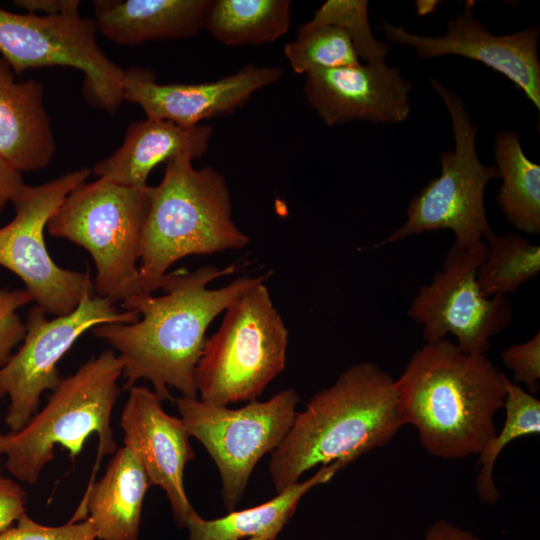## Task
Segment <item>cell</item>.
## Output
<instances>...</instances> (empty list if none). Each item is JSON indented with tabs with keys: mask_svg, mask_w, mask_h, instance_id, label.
Returning a JSON list of instances; mask_svg holds the SVG:
<instances>
[{
	"mask_svg": "<svg viewBox=\"0 0 540 540\" xmlns=\"http://www.w3.org/2000/svg\"><path fill=\"white\" fill-rule=\"evenodd\" d=\"M235 269L234 265H206L193 271L170 272L161 295L120 304L124 310L137 311L142 316L138 321L104 323L92 329L95 337L118 351L126 388L145 379L162 402L173 400L169 386L184 397L198 398L195 370L207 328L238 296L269 276H242L223 287L208 288L212 281Z\"/></svg>",
	"mask_w": 540,
	"mask_h": 540,
	"instance_id": "1",
	"label": "cell"
},
{
	"mask_svg": "<svg viewBox=\"0 0 540 540\" xmlns=\"http://www.w3.org/2000/svg\"><path fill=\"white\" fill-rule=\"evenodd\" d=\"M505 379L485 354L463 353L446 338L426 342L395 380L404 425L417 429L432 456L478 455L496 433Z\"/></svg>",
	"mask_w": 540,
	"mask_h": 540,
	"instance_id": "2",
	"label": "cell"
},
{
	"mask_svg": "<svg viewBox=\"0 0 540 540\" xmlns=\"http://www.w3.org/2000/svg\"><path fill=\"white\" fill-rule=\"evenodd\" d=\"M403 425L395 380L371 362L349 366L296 413L271 453L269 474L276 493L318 465L351 464L385 446Z\"/></svg>",
	"mask_w": 540,
	"mask_h": 540,
	"instance_id": "3",
	"label": "cell"
},
{
	"mask_svg": "<svg viewBox=\"0 0 540 540\" xmlns=\"http://www.w3.org/2000/svg\"><path fill=\"white\" fill-rule=\"evenodd\" d=\"M192 161L186 155L169 160L161 182L146 188L139 258L144 279L162 281L186 256L242 249L250 242L233 220L225 177L210 166L196 169Z\"/></svg>",
	"mask_w": 540,
	"mask_h": 540,
	"instance_id": "4",
	"label": "cell"
},
{
	"mask_svg": "<svg viewBox=\"0 0 540 540\" xmlns=\"http://www.w3.org/2000/svg\"><path fill=\"white\" fill-rule=\"evenodd\" d=\"M122 362L113 350L91 357L72 375L61 378L45 407L20 430L0 434V454L17 480L34 484L54 458L57 445L77 457L90 435L98 438V457L93 473L105 455L114 454L117 442L111 428Z\"/></svg>",
	"mask_w": 540,
	"mask_h": 540,
	"instance_id": "5",
	"label": "cell"
},
{
	"mask_svg": "<svg viewBox=\"0 0 540 540\" xmlns=\"http://www.w3.org/2000/svg\"><path fill=\"white\" fill-rule=\"evenodd\" d=\"M147 186L129 187L101 178L83 182L67 195L46 226L50 235L89 252L96 266L95 294L115 304L153 294L168 274L162 281H150L137 266L149 207Z\"/></svg>",
	"mask_w": 540,
	"mask_h": 540,
	"instance_id": "6",
	"label": "cell"
},
{
	"mask_svg": "<svg viewBox=\"0 0 540 540\" xmlns=\"http://www.w3.org/2000/svg\"><path fill=\"white\" fill-rule=\"evenodd\" d=\"M262 280L224 311L195 370L199 399L216 406L252 401L285 368L288 329Z\"/></svg>",
	"mask_w": 540,
	"mask_h": 540,
	"instance_id": "7",
	"label": "cell"
},
{
	"mask_svg": "<svg viewBox=\"0 0 540 540\" xmlns=\"http://www.w3.org/2000/svg\"><path fill=\"white\" fill-rule=\"evenodd\" d=\"M430 83L450 115L454 150L440 155L439 177L412 197L406 221L380 246L423 232L449 229L455 237L454 246L469 248L494 234L485 211L484 191L492 179L499 178V172L496 166H486L478 159V128L459 95L435 78H430Z\"/></svg>",
	"mask_w": 540,
	"mask_h": 540,
	"instance_id": "8",
	"label": "cell"
},
{
	"mask_svg": "<svg viewBox=\"0 0 540 540\" xmlns=\"http://www.w3.org/2000/svg\"><path fill=\"white\" fill-rule=\"evenodd\" d=\"M298 401L294 388L266 401H249L238 409L211 405L199 398L175 400L188 434L204 446L218 469L221 496L229 511L240 502L259 460L286 436Z\"/></svg>",
	"mask_w": 540,
	"mask_h": 540,
	"instance_id": "9",
	"label": "cell"
},
{
	"mask_svg": "<svg viewBox=\"0 0 540 540\" xmlns=\"http://www.w3.org/2000/svg\"><path fill=\"white\" fill-rule=\"evenodd\" d=\"M94 19L79 12L52 16L0 8V53L14 73L64 66L84 73L85 100L114 114L123 100L124 69L98 45Z\"/></svg>",
	"mask_w": 540,
	"mask_h": 540,
	"instance_id": "10",
	"label": "cell"
},
{
	"mask_svg": "<svg viewBox=\"0 0 540 540\" xmlns=\"http://www.w3.org/2000/svg\"><path fill=\"white\" fill-rule=\"evenodd\" d=\"M90 173L81 168L41 185H25L12 202L14 218L0 228V266L23 281L32 301L46 314H69L83 294L94 289L88 272L64 269L54 262L44 237L49 219Z\"/></svg>",
	"mask_w": 540,
	"mask_h": 540,
	"instance_id": "11",
	"label": "cell"
},
{
	"mask_svg": "<svg viewBox=\"0 0 540 540\" xmlns=\"http://www.w3.org/2000/svg\"><path fill=\"white\" fill-rule=\"evenodd\" d=\"M139 318L135 310L119 311L94 289L83 294L72 312L51 320L37 305L31 307L21 346L0 367V399L10 400L5 416L10 432L20 430L38 411L44 391L57 387L62 378L57 365L82 334L104 323H134Z\"/></svg>",
	"mask_w": 540,
	"mask_h": 540,
	"instance_id": "12",
	"label": "cell"
},
{
	"mask_svg": "<svg viewBox=\"0 0 540 540\" xmlns=\"http://www.w3.org/2000/svg\"><path fill=\"white\" fill-rule=\"evenodd\" d=\"M486 252L485 241L469 248L452 245L442 270L413 298L407 315L422 325L426 342L451 334L463 353L485 354L491 338L511 323L513 309L508 298H487L477 283V270Z\"/></svg>",
	"mask_w": 540,
	"mask_h": 540,
	"instance_id": "13",
	"label": "cell"
},
{
	"mask_svg": "<svg viewBox=\"0 0 540 540\" xmlns=\"http://www.w3.org/2000/svg\"><path fill=\"white\" fill-rule=\"evenodd\" d=\"M473 12L474 2H464L462 13L448 21L445 34L439 37L414 34L386 21L380 30L387 40L413 47L423 59L458 55L484 64L512 81L540 111L539 26L494 35Z\"/></svg>",
	"mask_w": 540,
	"mask_h": 540,
	"instance_id": "14",
	"label": "cell"
},
{
	"mask_svg": "<svg viewBox=\"0 0 540 540\" xmlns=\"http://www.w3.org/2000/svg\"><path fill=\"white\" fill-rule=\"evenodd\" d=\"M281 76L279 67L249 64L213 82L162 84L151 69L135 66L124 70L123 100L139 105L147 117L192 127L233 113Z\"/></svg>",
	"mask_w": 540,
	"mask_h": 540,
	"instance_id": "15",
	"label": "cell"
},
{
	"mask_svg": "<svg viewBox=\"0 0 540 540\" xmlns=\"http://www.w3.org/2000/svg\"><path fill=\"white\" fill-rule=\"evenodd\" d=\"M123 443L139 460L150 485L160 487L170 502L174 521L185 528L195 511L184 487V471L194 450L181 418L169 415L150 389L133 386L121 413Z\"/></svg>",
	"mask_w": 540,
	"mask_h": 540,
	"instance_id": "16",
	"label": "cell"
},
{
	"mask_svg": "<svg viewBox=\"0 0 540 540\" xmlns=\"http://www.w3.org/2000/svg\"><path fill=\"white\" fill-rule=\"evenodd\" d=\"M412 83L385 62L314 70L305 74L304 96L327 126L352 120L399 123L410 113Z\"/></svg>",
	"mask_w": 540,
	"mask_h": 540,
	"instance_id": "17",
	"label": "cell"
},
{
	"mask_svg": "<svg viewBox=\"0 0 540 540\" xmlns=\"http://www.w3.org/2000/svg\"><path fill=\"white\" fill-rule=\"evenodd\" d=\"M213 128L206 124L185 127L172 121L147 117L132 122L122 145L97 162L93 173L101 179L129 187L143 188L158 164L179 156L192 160L208 149Z\"/></svg>",
	"mask_w": 540,
	"mask_h": 540,
	"instance_id": "18",
	"label": "cell"
},
{
	"mask_svg": "<svg viewBox=\"0 0 540 540\" xmlns=\"http://www.w3.org/2000/svg\"><path fill=\"white\" fill-rule=\"evenodd\" d=\"M55 150L42 83L17 82L0 58V154L22 173L46 167Z\"/></svg>",
	"mask_w": 540,
	"mask_h": 540,
	"instance_id": "19",
	"label": "cell"
},
{
	"mask_svg": "<svg viewBox=\"0 0 540 540\" xmlns=\"http://www.w3.org/2000/svg\"><path fill=\"white\" fill-rule=\"evenodd\" d=\"M213 0H95L98 32L120 45L184 39L205 28Z\"/></svg>",
	"mask_w": 540,
	"mask_h": 540,
	"instance_id": "20",
	"label": "cell"
},
{
	"mask_svg": "<svg viewBox=\"0 0 540 540\" xmlns=\"http://www.w3.org/2000/svg\"><path fill=\"white\" fill-rule=\"evenodd\" d=\"M137 457L117 449L100 480L89 485L71 521H92L99 540H138L143 501L150 487Z\"/></svg>",
	"mask_w": 540,
	"mask_h": 540,
	"instance_id": "21",
	"label": "cell"
},
{
	"mask_svg": "<svg viewBox=\"0 0 540 540\" xmlns=\"http://www.w3.org/2000/svg\"><path fill=\"white\" fill-rule=\"evenodd\" d=\"M349 465L335 461L320 466L310 478L287 487L271 500L240 511H230L216 519H204L196 511L187 518L189 540H241L262 538L276 540L294 515L302 497L317 485L327 483Z\"/></svg>",
	"mask_w": 540,
	"mask_h": 540,
	"instance_id": "22",
	"label": "cell"
},
{
	"mask_svg": "<svg viewBox=\"0 0 540 540\" xmlns=\"http://www.w3.org/2000/svg\"><path fill=\"white\" fill-rule=\"evenodd\" d=\"M494 158L502 179L496 197L508 222L526 234L540 232V165L524 153L518 134L511 130L497 132Z\"/></svg>",
	"mask_w": 540,
	"mask_h": 540,
	"instance_id": "23",
	"label": "cell"
},
{
	"mask_svg": "<svg viewBox=\"0 0 540 540\" xmlns=\"http://www.w3.org/2000/svg\"><path fill=\"white\" fill-rule=\"evenodd\" d=\"M291 24L289 0H213L205 28L228 46L273 42Z\"/></svg>",
	"mask_w": 540,
	"mask_h": 540,
	"instance_id": "24",
	"label": "cell"
},
{
	"mask_svg": "<svg viewBox=\"0 0 540 540\" xmlns=\"http://www.w3.org/2000/svg\"><path fill=\"white\" fill-rule=\"evenodd\" d=\"M476 274L482 294L491 298L515 293L540 271V247L515 233L492 234Z\"/></svg>",
	"mask_w": 540,
	"mask_h": 540,
	"instance_id": "25",
	"label": "cell"
},
{
	"mask_svg": "<svg viewBox=\"0 0 540 540\" xmlns=\"http://www.w3.org/2000/svg\"><path fill=\"white\" fill-rule=\"evenodd\" d=\"M505 421L499 433H495L478 454L476 492L485 504H496L500 492L493 479L496 460L505 446L516 438L540 433V401L517 384L505 379Z\"/></svg>",
	"mask_w": 540,
	"mask_h": 540,
	"instance_id": "26",
	"label": "cell"
},
{
	"mask_svg": "<svg viewBox=\"0 0 540 540\" xmlns=\"http://www.w3.org/2000/svg\"><path fill=\"white\" fill-rule=\"evenodd\" d=\"M324 26H335L344 30L351 39L359 60L365 64L385 62L389 46L377 40L371 31L368 1H326L314 12L311 20L298 27L296 38Z\"/></svg>",
	"mask_w": 540,
	"mask_h": 540,
	"instance_id": "27",
	"label": "cell"
},
{
	"mask_svg": "<svg viewBox=\"0 0 540 540\" xmlns=\"http://www.w3.org/2000/svg\"><path fill=\"white\" fill-rule=\"evenodd\" d=\"M284 54L297 74L360 63L348 34L335 26L320 27L284 46Z\"/></svg>",
	"mask_w": 540,
	"mask_h": 540,
	"instance_id": "28",
	"label": "cell"
},
{
	"mask_svg": "<svg viewBox=\"0 0 540 540\" xmlns=\"http://www.w3.org/2000/svg\"><path fill=\"white\" fill-rule=\"evenodd\" d=\"M92 521H69L61 526H46L34 521L26 512L16 521L15 526L0 533V540H96Z\"/></svg>",
	"mask_w": 540,
	"mask_h": 540,
	"instance_id": "29",
	"label": "cell"
},
{
	"mask_svg": "<svg viewBox=\"0 0 540 540\" xmlns=\"http://www.w3.org/2000/svg\"><path fill=\"white\" fill-rule=\"evenodd\" d=\"M30 301L32 297L25 289H0V367L25 336V323L17 310Z\"/></svg>",
	"mask_w": 540,
	"mask_h": 540,
	"instance_id": "30",
	"label": "cell"
},
{
	"mask_svg": "<svg viewBox=\"0 0 540 540\" xmlns=\"http://www.w3.org/2000/svg\"><path fill=\"white\" fill-rule=\"evenodd\" d=\"M504 365L513 372L516 382L524 383L531 393L539 391L540 380V333L532 338L507 347L501 354Z\"/></svg>",
	"mask_w": 540,
	"mask_h": 540,
	"instance_id": "31",
	"label": "cell"
},
{
	"mask_svg": "<svg viewBox=\"0 0 540 540\" xmlns=\"http://www.w3.org/2000/svg\"><path fill=\"white\" fill-rule=\"evenodd\" d=\"M26 492L14 480L0 472V533L13 525L25 513Z\"/></svg>",
	"mask_w": 540,
	"mask_h": 540,
	"instance_id": "32",
	"label": "cell"
},
{
	"mask_svg": "<svg viewBox=\"0 0 540 540\" xmlns=\"http://www.w3.org/2000/svg\"><path fill=\"white\" fill-rule=\"evenodd\" d=\"M25 185L22 173L0 154V214L7 203L13 202Z\"/></svg>",
	"mask_w": 540,
	"mask_h": 540,
	"instance_id": "33",
	"label": "cell"
},
{
	"mask_svg": "<svg viewBox=\"0 0 540 540\" xmlns=\"http://www.w3.org/2000/svg\"><path fill=\"white\" fill-rule=\"evenodd\" d=\"M13 3L23 8L29 14L52 16L79 12L78 0H15Z\"/></svg>",
	"mask_w": 540,
	"mask_h": 540,
	"instance_id": "34",
	"label": "cell"
},
{
	"mask_svg": "<svg viewBox=\"0 0 540 540\" xmlns=\"http://www.w3.org/2000/svg\"><path fill=\"white\" fill-rule=\"evenodd\" d=\"M422 540H484L448 520L438 519L429 526Z\"/></svg>",
	"mask_w": 540,
	"mask_h": 540,
	"instance_id": "35",
	"label": "cell"
},
{
	"mask_svg": "<svg viewBox=\"0 0 540 540\" xmlns=\"http://www.w3.org/2000/svg\"><path fill=\"white\" fill-rule=\"evenodd\" d=\"M438 2L435 1H417L416 7L417 12L420 15H425L427 13H430L434 10Z\"/></svg>",
	"mask_w": 540,
	"mask_h": 540,
	"instance_id": "36",
	"label": "cell"
},
{
	"mask_svg": "<svg viewBox=\"0 0 540 540\" xmlns=\"http://www.w3.org/2000/svg\"><path fill=\"white\" fill-rule=\"evenodd\" d=\"M246 540H266V539H262V538H249V539H246Z\"/></svg>",
	"mask_w": 540,
	"mask_h": 540,
	"instance_id": "37",
	"label": "cell"
}]
</instances>
